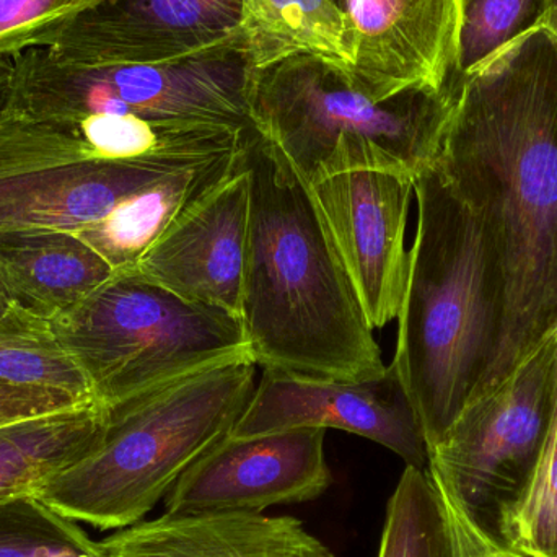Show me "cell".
<instances>
[{
  "label": "cell",
  "instance_id": "cell-1",
  "mask_svg": "<svg viewBox=\"0 0 557 557\" xmlns=\"http://www.w3.org/2000/svg\"><path fill=\"white\" fill-rule=\"evenodd\" d=\"M435 166L480 215L503 273L506 323L490 388L557 327V36L548 26L458 77Z\"/></svg>",
  "mask_w": 557,
  "mask_h": 557
},
{
  "label": "cell",
  "instance_id": "cell-2",
  "mask_svg": "<svg viewBox=\"0 0 557 557\" xmlns=\"http://www.w3.org/2000/svg\"><path fill=\"white\" fill-rule=\"evenodd\" d=\"M250 225L240 318L257 366L326 380L380 379L373 326L313 189L273 140L245 133Z\"/></svg>",
  "mask_w": 557,
  "mask_h": 557
},
{
  "label": "cell",
  "instance_id": "cell-3",
  "mask_svg": "<svg viewBox=\"0 0 557 557\" xmlns=\"http://www.w3.org/2000/svg\"><path fill=\"white\" fill-rule=\"evenodd\" d=\"M418 227L392 367L429 450L486 388L503 343L506 288L486 228L437 166L414 180Z\"/></svg>",
  "mask_w": 557,
  "mask_h": 557
},
{
  "label": "cell",
  "instance_id": "cell-4",
  "mask_svg": "<svg viewBox=\"0 0 557 557\" xmlns=\"http://www.w3.org/2000/svg\"><path fill=\"white\" fill-rule=\"evenodd\" d=\"M257 367L240 354L110 406L97 445L35 497L98 530L143 522L191 465L232 434L253 398Z\"/></svg>",
  "mask_w": 557,
  "mask_h": 557
},
{
  "label": "cell",
  "instance_id": "cell-5",
  "mask_svg": "<svg viewBox=\"0 0 557 557\" xmlns=\"http://www.w3.org/2000/svg\"><path fill=\"white\" fill-rule=\"evenodd\" d=\"M457 91L455 77L442 88L373 100L349 72L297 54L255 69L251 120L310 186L359 170L416 180L441 156Z\"/></svg>",
  "mask_w": 557,
  "mask_h": 557
},
{
  "label": "cell",
  "instance_id": "cell-6",
  "mask_svg": "<svg viewBox=\"0 0 557 557\" xmlns=\"http://www.w3.org/2000/svg\"><path fill=\"white\" fill-rule=\"evenodd\" d=\"M104 408L247 352L238 314L120 270L49 321Z\"/></svg>",
  "mask_w": 557,
  "mask_h": 557
},
{
  "label": "cell",
  "instance_id": "cell-7",
  "mask_svg": "<svg viewBox=\"0 0 557 557\" xmlns=\"http://www.w3.org/2000/svg\"><path fill=\"white\" fill-rule=\"evenodd\" d=\"M9 107L36 120L94 114L193 121L248 129L255 64L247 38L156 64H75L35 48L10 58Z\"/></svg>",
  "mask_w": 557,
  "mask_h": 557
},
{
  "label": "cell",
  "instance_id": "cell-8",
  "mask_svg": "<svg viewBox=\"0 0 557 557\" xmlns=\"http://www.w3.org/2000/svg\"><path fill=\"white\" fill-rule=\"evenodd\" d=\"M214 157L103 159L77 124L36 120L7 107L0 111V228L81 234L166 176Z\"/></svg>",
  "mask_w": 557,
  "mask_h": 557
},
{
  "label": "cell",
  "instance_id": "cell-9",
  "mask_svg": "<svg viewBox=\"0 0 557 557\" xmlns=\"http://www.w3.org/2000/svg\"><path fill=\"white\" fill-rule=\"evenodd\" d=\"M557 403V327L499 382L474 396L429 450L431 473L493 529L527 486Z\"/></svg>",
  "mask_w": 557,
  "mask_h": 557
},
{
  "label": "cell",
  "instance_id": "cell-10",
  "mask_svg": "<svg viewBox=\"0 0 557 557\" xmlns=\"http://www.w3.org/2000/svg\"><path fill=\"white\" fill-rule=\"evenodd\" d=\"M337 429L369 438L428 470L429 447L418 414L389 367L380 379L326 380L263 369L253 398L232 437H253L288 429Z\"/></svg>",
  "mask_w": 557,
  "mask_h": 557
},
{
  "label": "cell",
  "instance_id": "cell-11",
  "mask_svg": "<svg viewBox=\"0 0 557 557\" xmlns=\"http://www.w3.org/2000/svg\"><path fill=\"white\" fill-rule=\"evenodd\" d=\"M324 429L300 428L225 437L176 481L166 513H263L318 499L331 486Z\"/></svg>",
  "mask_w": 557,
  "mask_h": 557
},
{
  "label": "cell",
  "instance_id": "cell-12",
  "mask_svg": "<svg viewBox=\"0 0 557 557\" xmlns=\"http://www.w3.org/2000/svg\"><path fill=\"white\" fill-rule=\"evenodd\" d=\"M373 330L398 318L409 273L406 250L414 178L359 170L311 186Z\"/></svg>",
  "mask_w": 557,
  "mask_h": 557
},
{
  "label": "cell",
  "instance_id": "cell-13",
  "mask_svg": "<svg viewBox=\"0 0 557 557\" xmlns=\"http://www.w3.org/2000/svg\"><path fill=\"white\" fill-rule=\"evenodd\" d=\"M245 0H98L46 46L75 64H156L242 32Z\"/></svg>",
  "mask_w": 557,
  "mask_h": 557
},
{
  "label": "cell",
  "instance_id": "cell-14",
  "mask_svg": "<svg viewBox=\"0 0 557 557\" xmlns=\"http://www.w3.org/2000/svg\"><path fill=\"white\" fill-rule=\"evenodd\" d=\"M250 225L244 149L234 172L150 245L136 270L169 290L240 317Z\"/></svg>",
  "mask_w": 557,
  "mask_h": 557
},
{
  "label": "cell",
  "instance_id": "cell-15",
  "mask_svg": "<svg viewBox=\"0 0 557 557\" xmlns=\"http://www.w3.org/2000/svg\"><path fill=\"white\" fill-rule=\"evenodd\" d=\"M344 13L350 78L373 100L457 77L458 0H347Z\"/></svg>",
  "mask_w": 557,
  "mask_h": 557
},
{
  "label": "cell",
  "instance_id": "cell-16",
  "mask_svg": "<svg viewBox=\"0 0 557 557\" xmlns=\"http://www.w3.org/2000/svg\"><path fill=\"white\" fill-rule=\"evenodd\" d=\"M107 557H337L294 517L163 513L98 543Z\"/></svg>",
  "mask_w": 557,
  "mask_h": 557
},
{
  "label": "cell",
  "instance_id": "cell-17",
  "mask_svg": "<svg viewBox=\"0 0 557 557\" xmlns=\"http://www.w3.org/2000/svg\"><path fill=\"white\" fill-rule=\"evenodd\" d=\"M116 271L78 235L59 228H0V292L12 307L52 321Z\"/></svg>",
  "mask_w": 557,
  "mask_h": 557
},
{
  "label": "cell",
  "instance_id": "cell-18",
  "mask_svg": "<svg viewBox=\"0 0 557 557\" xmlns=\"http://www.w3.org/2000/svg\"><path fill=\"white\" fill-rule=\"evenodd\" d=\"M242 149L166 176L124 202L100 224L77 234L78 237L103 257L114 271L136 268L150 245L180 214L234 172Z\"/></svg>",
  "mask_w": 557,
  "mask_h": 557
},
{
  "label": "cell",
  "instance_id": "cell-19",
  "mask_svg": "<svg viewBox=\"0 0 557 557\" xmlns=\"http://www.w3.org/2000/svg\"><path fill=\"white\" fill-rule=\"evenodd\" d=\"M107 408L100 403L0 428V500L35 496L49 478L81 460L100 441Z\"/></svg>",
  "mask_w": 557,
  "mask_h": 557
},
{
  "label": "cell",
  "instance_id": "cell-20",
  "mask_svg": "<svg viewBox=\"0 0 557 557\" xmlns=\"http://www.w3.org/2000/svg\"><path fill=\"white\" fill-rule=\"evenodd\" d=\"M242 33L255 69L297 54L352 65L346 13L333 0H245Z\"/></svg>",
  "mask_w": 557,
  "mask_h": 557
},
{
  "label": "cell",
  "instance_id": "cell-21",
  "mask_svg": "<svg viewBox=\"0 0 557 557\" xmlns=\"http://www.w3.org/2000/svg\"><path fill=\"white\" fill-rule=\"evenodd\" d=\"M0 382L97 401L87 376L61 346L49 321L15 307L0 317Z\"/></svg>",
  "mask_w": 557,
  "mask_h": 557
},
{
  "label": "cell",
  "instance_id": "cell-22",
  "mask_svg": "<svg viewBox=\"0 0 557 557\" xmlns=\"http://www.w3.org/2000/svg\"><path fill=\"white\" fill-rule=\"evenodd\" d=\"M379 557H451L444 510L428 470L403 471L386 506Z\"/></svg>",
  "mask_w": 557,
  "mask_h": 557
},
{
  "label": "cell",
  "instance_id": "cell-23",
  "mask_svg": "<svg viewBox=\"0 0 557 557\" xmlns=\"http://www.w3.org/2000/svg\"><path fill=\"white\" fill-rule=\"evenodd\" d=\"M553 0H458L457 77L546 26Z\"/></svg>",
  "mask_w": 557,
  "mask_h": 557
},
{
  "label": "cell",
  "instance_id": "cell-24",
  "mask_svg": "<svg viewBox=\"0 0 557 557\" xmlns=\"http://www.w3.org/2000/svg\"><path fill=\"white\" fill-rule=\"evenodd\" d=\"M493 530L530 555L557 557V403L529 483L497 512Z\"/></svg>",
  "mask_w": 557,
  "mask_h": 557
},
{
  "label": "cell",
  "instance_id": "cell-25",
  "mask_svg": "<svg viewBox=\"0 0 557 557\" xmlns=\"http://www.w3.org/2000/svg\"><path fill=\"white\" fill-rule=\"evenodd\" d=\"M0 557H103L77 522L35 496L0 500Z\"/></svg>",
  "mask_w": 557,
  "mask_h": 557
},
{
  "label": "cell",
  "instance_id": "cell-26",
  "mask_svg": "<svg viewBox=\"0 0 557 557\" xmlns=\"http://www.w3.org/2000/svg\"><path fill=\"white\" fill-rule=\"evenodd\" d=\"M98 0H0V58L46 48L78 13Z\"/></svg>",
  "mask_w": 557,
  "mask_h": 557
},
{
  "label": "cell",
  "instance_id": "cell-27",
  "mask_svg": "<svg viewBox=\"0 0 557 557\" xmlns=\"http://www.w3.org/2000/svg\"><path fill=\"white\" fill-rule=\"evenodd\" d=\"M447 523L451 557H539L522 552L500 539L490 525L471 516L441 478L428 470Z\"/></svg>",
  "mask_w": 557,
  "mask_h": 557
},
{
  "label": "cell",
  "instance_id": "cell-28",
  "mask_svg": "<svg viewBox=\"0 0 557 557\" xmlns=\"http://www.w3.org/2000/svg\"><path fill=\"white\" fill-rule=\"evenodd\" d=\"M90 403L97 401H85L58 389L33 388L0 382V428L25 419L67 411Z\"/></svg>",
  "mask_w": 557,
  "mask_h": 557
},
{
  "label": "cell",
  "instance_id": "cell-29",
  "mask_svg": "<svg viewBox=\"0 0 557 557\" xmlns=\"http://www.w3.org/2000/svg\"><path fill=\"white\" fill-rule=\"evenodd\" d=\"M10 71H12L10 58H0V111L9 107Z\"/></svg>",
  "mask_w": 557,
  "mask_h": 557
},
{
  "label": "cell",
  "instance_id": "cell-30",
  "mask_svg": "<svg viewBox=\"0 0 557 557\" xmlns=\"http://www.w3.org/2000/svg\"><path fill=\"white\" fill-rule=\"evenodd\" d=\"M549 29L557 36V0H553L552 12H549L548 23H546Z\"/></svg>",
  "mask_w": 557,
  "mask_h": 557
},
{
  "label": "cell",
  "instance_id": "cell-31",
  "mask_svg": "<svg viewBox=\"0 0 557 557\" xmlns=\"http://www.w3.org/2000/svg\"><path fill=\"white\" fill-rule=\"evenodd\" d=\"M12 308V305L9 304V300H7L5 295L0 292V317H3V314L7 313V311Z\"/></svg>",
  "mask_w": 557,
  "mask_h": 557
},
{
  "label": "cell",
  "instance_id": "cell-32",
  "mask_svg": "<svg viewBox=\"0 0 557 557\" xmlns=\"http://www.w3.org/2000/svg\"><path fill=\"white\" fill-rule=\"evenodd\" d=\"M334 3H336L337 7H339L341 10L346 9V2L347 0H333Z\"/></svg>",
  "mask_w": 557,
  "mask_h": 557
}]
</instances>
